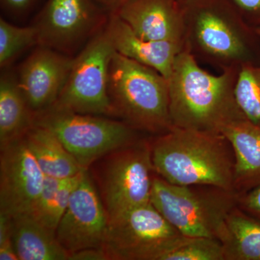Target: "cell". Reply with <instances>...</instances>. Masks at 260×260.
<instances>
[{"label":"cell","mask_w":260,"mask_h":260,"mask_svg":"<svg viewBox=\"0 0 260 260\" xmlns=\"http://www.w3.org/2000/svg\"><path fill=\"white\" fill-rule=\"evenodd\" d=\"M239 70L211 74L183 49L168 79L173 126L222 133L227 126L246 119L235 94Z\"/></svg>","instance_id":"obj_1"},{"label":"cell","mask_w":260,"mask_h":260,"mask_svg":"<svg viewBox=\"0 0 260 260\" xmlns=\"http://www.w3.org/2000/svg\"><path fill=\"white\" fill-rule=\"evenodd\" d=\"M182 6L183 48L198 62L221 72L259 62V36L229 0H189Z\"/></svg>","instance_id":"obj_2"},{"label":"cell","mask_w":260,"mask_h":260,"mask_svg":"<svg viewBox=\"0 0 260 260\" xmlns=\"http://www.w3.org/2000/svg\"><path fill=\"white\" fill-rule=\"evenodd\" d=\"M154 172L173 184L208 185L234 191L235 155L221 133L173 126L150 137Z\"/></svg>","instance_id":"obj_3"},{"label":"cell","mask_w":260,"mask_h":260,"mask_svg":"<svg viewBox=\"0 0 260 260\" xmlns=\"http://www.w3.org/2000/svg\"><path fill=\"white\" fill-rule=\"evenodd\" d=\"M107 90L113 117L150 136L173 127L169 81L156 70L115 51L109 64Z\"/></svg>","instance_id":"obj_4"},{"label":"cell","mask_w":260,"mask_h":260,"mask_svg":"<svg viewBox=\"0 0 260 260\" xmlns=\"http://www.w3.org/2000/svg\"><path fill=\"white\" fill-rule=\"evenodd\" d=\"M237 198L234 191L213 186L177 185L155 174L150 203L182 235L220 241Z\"/></svg>","instance_id":"obj_5"},{"label":"cell","mask_w":260,"mask_h":260,"mask_svg":"<svg viewBox=\"0 0 260 260\" xmlns=\"http://www.w3.org/2000/svg\"><path fill=\"white\" fill-rule=\"evenodd\" d=\"M109 223L130 210L150 202L155 172L150 137L114 150L88 169Z\"/></svg>","instance_id":"obj_6"},{"label":"cell","mask_w":260,"mask_h":260,"mask_svg":"<svg viewBox=\"0 0 260 260\" xmlns=\"http://www.w3.org/2000/svg\"><path fill=\"white\" fill-rule=\"evenodd\" d=\"M34 124L52 132L85 170L104 155L146 135L118 119L54 107L36 115Z\"/></svg>","instance_id":"obj_7"},{"label":"cell","mask_w":260,"mask_h":260,"mask_svg":"<svg viewBox=\"0 0 260 260\" xmlns=\"http://www.w3.org/2000/svg\"><path fill=\"white\" fill-rule=\"evenodd\" d=\"M114 52L105 26L75 56L64 88L53 107L78 114L113 117L107 86L109 64Z\"/></svg>","instance_id":"obj_8"},{"label":"cell","mask_w":260,"mask_h":260,"mask_svg":"<svg viewBox=\"0 0 260 260\" xmlns=\"http://www.w3.org/2000/svg\"><path fill=\"white\" fill-rule=\"evenodd\" d=\"M109 17L94 0H47L32 25L38 45L75 56L106 26Z\"/></svg>","instance_id":"obj_9"},{"label":"cell","mask_w":260,"mask_h":260,"mask_svg":"<svg viewBox=\"0 0 260 260\" xmlns=\"http://www.w3.org/2000/svg\"><path fill=\"white\" fill-rule=\"evenodd\" d=\"M180 234L150 202L109 223L104 249L109 260H159Z\"/></svg>","instance_id":"obj_10"},{"label":"cell","mask_w":260,"mask_h":260,"mask_svg":"<svg viewBox=\"0 0 260 260\" xmlns=\"http://www.w3.org/2000/svg\"><path fill=\"white\" fill-rule=\"evenodd\" d=\"M108 228L102 200L90 173L85 170L56 227V239L70 256L83 249L104 248Z\"/></svg>","instance_id":"obj_11"},{"label":"cell","mask_w":260,"mask_h":260,"mask_svg":"<svg viewBox=\"0 0 260 260\" xmlns=\"http://www.w3.org/2000/svg\"><path fill=\"white\" fill-rule=\"evenodd\" d=\"M0 150V213L13 218L30 213L44 187L45 174L23 137Z\"/></svg>","instance_id":"obj_12"},{"label":"cell","mask_w":260,"mask_h":260,"mask_svg":"<svg viewBox=\"0 0 260 260\" xmlns=\"http://www.w3.org/2000/svg\"><path fill=\"white\" fill-rule=\"evenodd\" d=\"M74 58L38 45L19 67L15 73L17 83L35 116L55 104Z\"/></svg>","instance_id":"obj_13"},{"label":"cell","mask_w":260,"mask_h":260,"mask_svg":"<svg viewBox=\"0 0 260 260\" xmlns=\"http://www.w3.org/2000/svg\"><path fill=\"white\" fill-rule=\"evenodd\" d=\"M112 13L145 40L176 43L183 47L184 15L179 0H129Z\"/></svg>","instance_id":"obj_14"},{"label":"cell","mask_w":260,"mask_h":260,"mask_svg":"<svg viewBox=\"0 0 260 260\" xmlns=\"http://www.w3.org/2000/svg\"><path fill=\"white\" fill-rule=\"evenodd\" d=\"M106 29L114 50L121 55L156 70L169 79L176 57L183 50L176 43L145 40L115 13H109Z\"/></svg>","instance_id":"obj_15"},{"label":"cell","mask_w":260,"mask_h":260,"mask_svg":"<svg viewBox=\"0 0 260 260\" xmlns=\"http://www.w3.org/2000/svg\"><path fill=\"white\" fill-rule=\"evenodd\" d=\"M221 133L235 155L234 191L243 194L260 184V126L243 119L227 126Z\"/></svg>","instance_id":"obj_16"},{"label":"cell","mask_w":260,"mask_h":260,"mask_svg":"<svg viewBox=\"0 0 260 260\" xmlns=\"http://www.w3.org/2000/svg\"><path fill=\"white\" fill-rule=\"evenodd\" d=\"M13 218V241L19 260H69L56 233L29 213Z\"/></svg>","instance_id":"obj_17"},{"label":"cell","mask_w":260,"mask_h":260,"mask_svg":"<svg viewBox=\"0 0 260 260\" xmlns=\"http://www.w3.org/2000/svg\"><path fill=\"white\" fill-rule=\"evenodd\" d=\"M23 139L47 177L68 179L85 170L50 130L34 124Z\"/></svg>","instance_id":"obj_18"},{"label":"cell","mask_w":260,"mask_h":260,"mask_svg":"<svg viewBox=\"0 0 260 260\" xmlns=\"http://www.w3.org/2000/svg\"><path fill=\"white\" fill-rule=\"evenodd\" d=\"M34 123L35 114L19 88L15 73L4 70L0 78V147L23 137Z\"/></svg>","instance_id":"obj_19"},{"label":"cell","mask_w":260,"mask_h":260,"mask_svg":"<svg viewBox=\"0 0 260 260\" xmlns=\"http://www.w3.org/2000/svg\"><path fill=\"white\" fill-rule=\"evenodd\" d=\"M220 242L224 260H260V220L236 207L227 217Z\"/></svg>","instance_id":"obj_20"},{"label":"cell","mask_w":260,"mask_h":260,"mask_svg":"<svg viewBox=\"0 0 260 260\" xmlns=\"http://www.w3.org/2000/svg\"><path fill=\"white\" fill-rule=\"evenodd\" d=\"M160 260H224L223 246L213 238L180 234L162 252Z\"/></svg>","instance_id":"obj_21"},{"label":"cell","mask_w":260,"mask_h":260,"mask_svg":"<svg viewBox=\"0 0 260 260\" xmlns=\"http://www.w3.org/2000/svg\"><path fill=\"white\" fill-rule=\"evenodd\" d=\"M39 44L37 29L34 25L18 26L0 19V67L9 68L22 53Z\"/></svg>","instance_id":"obj_22"},{"label":"cell","mask_w":260,"mask_h":260,"mask_svg":"<svg viewBox=\"0 0 260 260\" xmlns=\"http://www.w3.org/2000/svg\"><path fill=\"white\" fill-rule=\"evenodd\" d=\"M235 94L246 120L260 126V61L240 68Z\"/></svg>","instance_id":"obj_23"},{"label":"cell","mask_w":260,"mask_h":260,"mask_svg":"<svg viewBox=\"0 0 260 260\" xmlns=\"http://www.w3.org/2000/svg\"><path fill=\"white\" fill-rule=\"evenodd\" d=\"M0 259L18 260L13 241V218L0 213Z\"/></svg>","instance_id":"obj_24"},{"label":"cell","mask_w":260,"mask_h":260,"mask_svg":"<svg viewBox=\"0 0 260 260\" xmlns=\"http://www.w3.org/2000/svg\"><path fill=\"white\" fill-rule=\"evenodd\" d=\"M252 28H260V0H229Z\"/></svg>","instance_id":"obj_25"},{"label":"cell","mask_w":260,"mask_h":260,"mask_svg":"<svg viewBox=\"0 0 260 260\" xmlns=\"http://www.w3.org/2000/svg\"><path fill=\"white\" fill-rule=\"evenodd\" d=\"M237 207L260 220V184L250 190L238 194Z\"/></svg>","instance_id":"obj_26"},{"label":"cell","mask_w":260,"mask_h":260,"mask_svg":"<svg viewBox=\"0 0 260 260\" xmlns=\"http://www.w3.org/2000/svg\"><path fill=\"white\" fill-rule=\"evenodd\" d=\"M37 0H1L2 7L8 13L20 16L25 14Z\"/></svg>","instance_id":"obj_27"},{"label":"cell","mask_w":260,"mask_h":260,"mask_svg":"<svg viewBox=\"0 0 260 260\" xmlns=\"http://www.w3.org/2000/svg\"><path fill=\"white\" fill-rule=\"evenodd\" d=\"M69 260H109L104 248H90L72 253Z\"/></svg>","instance_id":"obj_28"},{"label":"cell","mask_w":260,"mask_h":260,"mask_svg":"<svg viewBox=\"0 0 260 260\" xmlns=\"http://www.w3.org/2000/svg\"><path fill=\"white\" fill-rule=\"evenodd\" d=\"M109 13H114L129 0H94Z\"/></svg>","instance_id":"obj_29"},{"label":"cell","mask_w":260,"mask_h":260,"mask_svg":"<svg viewBox=\"0 0 260 260\" xmlns=\"http://www.w3.org/2000/svg\"><path fill=\"white\" fill-rule=\"evenodd\" d=\"M179 1L180 2L181 5H183L184 3H186V2L189 1V0H179Z\"/></svg>","instance_id":"obj_30"},{"label":"cell","mask_w":260,"mask_h":260,"mask_svg":"<svg viewBox=\"0 0 260 260\" xmlns=\"http://www.w3.org/2000/svg\"><path fill=\"white\" fill-rule=\"evenodd\" d=\"M256 32H257L258 35L260 37V28H255Z\"/></svg>","instance_id":"obj_31"}]
</instances>
